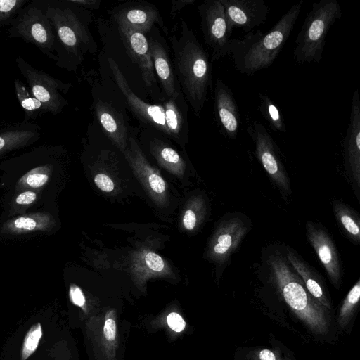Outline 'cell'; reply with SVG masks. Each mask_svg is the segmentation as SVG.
<instances>
[{"label":"cell","instance_id":"1","mask_svg":"<svg viewBox=\"0 0 360 360\" xmlns=\"http://www.w3.org/2000/svg\"><path fill=\"white\" fill-rule=\"evenodd\" d=\"M169 41L174 53V73L181 91L199 117L212 85L210 56L183 20L179 34H172Z\"/></svg>","mask_w":360,"mask_h":360},{"label":"cell","instance_id":"2","mask_svg":"<svg viewBox=\"0 0 360 360\" xmlns=\"http://www.w3.org/2000/svg\"><path fill=\"white\" fill-rule=\"evenodd\" d=\"M303 4L300 0L292 5L266 33L257 29L243 39H231L229 55L239 72L252 75L273 64L293 30Z\"/></svg>","mask_w":360,"mask_h":360},{"label":"cell","instance_id":"3","mask_svg":"<svg viewBox=\"0 0 360 360\" xmlns=\"http://www.w3.org/2000/svg\"><path fill=\"white\" fill-rule=\"evenodd\" d=\"M264 262L271 282L287 305L311 331L326 335L330 326L329 309L308 292L285 251L270 250Z\"/></svg>","mask_w":360,"mask_h":360},{"label":"cell","instance_id":"4","mask_svg":"<svg viewBox=\"0 0 360 360\" xmlns=\"http://www.w3.org/2000/svg\"><path fill=\"white\" fill-rule=\"evenodd\" d=\"M108 62L115 82L136 117L178 143H186L189 133L188 107L181 91H177L161 103H148L133 92L116 62L110 58Z\"/></svg>","mask_w":360,"mask_h":360},{"label":"cell","instance_id":"5","mask_svg":"<svg viewBox=\"0 0 360 360\" xmlns=\"http://www.w3.org/2000/svg\"><path fill=\"white\" fill-rule=\"evenodd\" d=\"M37 1L51 21L55 34L56 63L60 67L70 68L95 43L67 0Z\"/></svg>","mask_w":360,"mask_h":360},{"label":"cell","instance_id":"6","mask_svg":"<svg viewBox=\"0 0 360 360\" xmlns=\"http://www.w3.org/2000/svg\"><path fill=\"white\" fill-rule=\"evenodd\" d=\"M341 16L337 0L312 4L295 39L293 58L296 64L320 62L328 30Z\"/></svg>","mask_w":360,"mask_h":360},{"label":"cell","instance_id":"7","mask_svg":"<svg viewBox=\"0 0 360 360\" xmlns=\"http://www.w3.org/2000/svg\"><path fill=\"white\" fill-rule=\"evenodd\" d=\"M6 33L9 38H20L35 46L44 55L56 62L53 27L37 0L30 1L20 11Z\"/></svg>","mask_w":360,"mask_h":360},{"label":"cell","instance_id":"8","mask_svg":"<svg viewBox=\"0 0 360 360\" xmlns=\"http://www.w3.org/2000/svg\"><path fill=\"white\" fill-rule=\"evenodd\" d=\"M247 131L255 144V155L271 181L282 194L290 195L292 190L286 170L283 165L278 148L264 126L246 113Z\"/></svg>","mask_w":360,"mask_h":360},{"label":"cell","instance_id":"9","mask_svg":"<svg viewBox=\"0 0 360 360\" xmlns=\"http://www.w3.org/2000/svg\"><path fill=\"white\" fill-rule=\"evenodd\" d=\"M250 218L240 212L226 214L216 228L210 245L209 257L219 269H224L251 229Z\"/></svg>","mask_w":360,"mask_h":360},{"label":"cell","instance_id":"10","mask_svg":"<svg viewBox=\"0 0 360 360\" xmlns=\"http://www.w3.org/2000/svg\"><path fill=\"white\" fill-rule=\"evenodd\" d=\"M17 68L25 78L27 86L34 98L44 107L46 112L57 115L68 105L63 94H67L72 84L64 82L49 74L36 69L22 57L15 58Z\"/></svg>","mask_w":360,"mask_h":360},{"label":"cell","instance_id":"11","mask_svg":"<svg viewBox=\"0 0 360 360\" xmlns=\"http://www.w3.org/2000/svg\"><path fill=\"white\" fill-rule=\"evenodd\" d=\"M198 8L201 30L205 44L211 51L213 63L229 55L233 29L229 25L219 0L206 1Z\"/></svg>","mask_w":360,"mask_h":360},{"label":"cell","instance_id":"12","mask_svg":"<svg viewBox=\"0 0 360 360\" xmlns=\"http://www.w3.org/2000/svg\"><path fill=\"white\" fill-rule=\"evenodd\" d=\"M345 169L358 200L360 199V96L356 89L352 95L349 122L343 139Z\"/></svg>","mask_w":360,"mask_h":360},{"label":"cell","instance_id":"13","mask_svg":"<svg viewBox=\"0 0 360 360\" xmlns=\"http://www.w3.org/2000/svg\"><path fill=\"white\" fill-rule=\"evenodd\" d=\"M307 240L324 267L330 283L339 288L342 278V269L338 249L327 231L322 226L312 221L305 224Z\"/></svg>","mask_w":360,"mask_h":360},{"label":"cell","instance_id":"14","mask_svg":"<svg viewBox=\"0 0 360 360\" xmlns=\"http://www.w3.org/2000/svg\"><path fill=\"white\" fill-rule=\"evenodd\" d=\"M229 26L241 29L247 34L263 24L270 13L264 0H219Z\"/></svg>","mask_w":360,"mask_h":360},{"label":"cell","instance_id":"15","mask_svg":"<svg viewBox=\"0 0 360 360\" xmlns=\"http://www.w3.org/2000/svg\"><path fill=\"white\" fill-rule=\"evenodd\" d=\"M213 108L219 132L229 139H236L240 124L238 106L232 90L219 78L215 82Z\"/></svg>","mask_w":360,"mask_h":360},{"label":"cell","instance_id":"16","mask_svg":"<svg viewBox=\"0 0 360 360\" xmlns=\"http://www.w3.org/2000/svg\"><path fill=\"white\" fill-rule=\"evenodd\" d=\"M118 31L128 56L139 67L146 86L148 89L157 87L148 40L145 34L121 27H118Z\"/></svg>","mask_w":360,"mask_h":360},{"label":"cell","instance_id":"17","mask_svg":"<svg viewBox=\"0 0 360 360\" xmlns=\"http://www.w3.org/2000/svg\"><path fill=\"white\" fill-rule=\"evenodd\" d=\"M41 127L33 122H0V156L37 141Z\"/></svg>","mask_w":360,"mask_h":360},{"label":"cell","instance_id":"18","mask_svg":"<svg viewBox=\"0 0 360 360\" xmlns=\"http://www.w3.org/2000/svg\"><path fill=\"white\" fill-rule=\"evenodd\" d=\"M285 254L290 264L301 277L308 292L328 309H332L327 288L323 278L294 249L285 247Z\"/></svg>","mask_w":360,"mask_h":360},{"label":"cell","instance_id":"19","mask_svg":"<svg viewBox=\"0 0 360 360\" xmlns=\"http://www.w3.org/2000/svg\"><path fill=\"white\" fill-rule=\"evenodd\" d=\"M118 27L139 32L142 34L150 30L155 23H158L167 34L158 10L148 5H137L125 7L114 15Z\"/></svg>","mask_w":360,"mask_h":360},{"label":"cell","instance_id":"20","mask_svg":"<svg viewBox=\"0 0 360 360\" xmlns=\"http://www.w3.org/2000/svg\"><path fill=\"white\" fill-rule=\"evenodd\" d=\"M94 110L106 136L123 150L127 139V129L122 114L110 103L98 99Z\"/></svg>","mask_w":360,"mask_h":360},{"label":"cell","instance_id":"21","mask_svg":"<svg viewBox=\"0 0 360 360\" xmlns=\"http://www.w3.org/2000/svg\"><path fill=\"white\" fill-rule=\"evenodd\" d=\"M148 44L154 70L161 82L166 98H170L181 89L176 80L167 50L153 37H150Z\"/></svg>","mask_w":360,"mask_h":360},{"label":"cell","instance_id":"22","mask_svg":"<svg viewBox=\"0 0 360 360\" xmlns=\"http://www.w3.org/2000/svg\"><path fill=\"white\" fill-rule=\"evenodd\" d=\"M54 225V219L50 214L37 212L18 216L6 221L2 226V231L12 234L48 231Z\"/></svg>","mask_w":360,"mask_h":360},{"label":"cell","instance_id":"23","mask_svg":"<svg viewBox=\"0 0 360 360\" xmlns=\"http://www.w3.org/2000/svg\"><path fill=\"white\" fill-rule=\"evenodd\" d=\"M335 217L347 237L355 245L360 243V217L359 214L345 202L335 200L332 202Z\"/></svg>","mask_w":360,"mask_h":360},{"label":"cell","instance_id":"24","mask_svg":"<svg viewBox=\"0 0 360 360\" xmlns=\"http://www.w3.org/2000/svg\"><path fill=\"white\" fill-rule=\"evenodd\" d=\"M15 96L25 112L23 122H32L46 113L42 103L30 94L27 86L19 79H14Z\"/></svg>","mask_w":360,"mask_h":360},{"label":"cell","instance_id":"25","mask_svg":"<svg viewBox=\"0 0 360 360\" xmlns=\"http://www.w3.org/2000/svg\"><path fill=\"white\" fill-rule=\"evenodd\" d=\"M259 103L257 110L275 131L286 132L287 129L282 111L277 103L267 94L259 93Z\"/></svg>","mask_w":360,"mask_h":360},{"label":"cell","instance_id":"26","mask_svg":"<svg viewBox=\"0 0 360 360\" xmlns=\"http://www.w3.org/2000/svg\"><path fill=\"white\" fill-rule=\"evenodd\" d=\"M52 169V165L48 163L31 169L18 180L15 190L34 191L41 189L48 182Z\"/></svg>","mask_w":360,"mask_h":360},{"label":"cell","instance_id":"27","mask_svg":"<svg viewBox=\"0 0 360 360\" xmlns=\"http://www.w3.org/2000/svg\"><path fill=\"white\" fill-rule=\"evenodd\" d=\"M150 148L160 162L173 169H181L183 167L184 161L179 154L165 143L155 139L151 143Z\"/></svg>","mask_w":360,"mask_h":360},{"label":"cell","instance_id":"28","mask_svg":"<svg viewBox=\"0 0 360 360\" xmlns=\"http://www.w3.org/2000/svg\"><path fill=\"white\" fill-rule=\"evenodd\" d=\"M360 300V279L348 292L340 309L338 323L344 328L349 321Z\"/></svg>","mask_w":360,"mask_h":360},{"label":"cell","instance_id":"29","mask_svg":"<svg viewBox=\"0 0 360 360\" xmlns=\"http://www.w3.org/2000/svg\"><path fill=\"white\" fill-rule=\"evenodd\" d=\"M42 336L41 323L37 322L30 327L25 335L20 350V360H27L35 352Z\"/></svg>","mask_w":360,"mask_h":360},{"label":"cell","instance_id":"30","mask_svg":"<svg viewBox=\"0 0 360 360\" xmlns=\"http://www.w3.org/2000/svg\"><path fill=\"white\" fill-rule=\"evenodd\" d=\"M30 0H0V28L8 26Z\"/></svg>","mask_w":360,"mask_h":360},{"label":"cell","instance_id":"31","mask_svg":"<svg viewBox=\"0 0 360 360\" xmlns=\"http://www.w3.org/2000/svg\"><path fill=\"white\" fill-rule=\"evenodd\" d=\"M144 259L147 266L153 271H161L165 267L162 258L155 252H147L145 255Z\"/></svg>","mask_w":360,"mask_h":360},{"label":"cell","instance_id":"32","mask_svg":"<svg viewBox=\"0 0 360 360\" xmlns=\"http://www.w3.org/2000/svg\"><path fill=\"white\" fill-rule=\"evenodd\" d=\"M94 183L99 189L104 192H111L115 188L112 180L103 173H98L95 176Z\"/></svg>","mask_w":360,"mask_h":360},{"label":"cell","instance_id":"33","mask_svg":"<svg viewBox=\"0 0 360 360\" xmlns=\"http://www.w3.org/2000/svg\"><path fill=\"white\" fill-rule=\"evenodd\" d=\"M167 322L169 328L175 332L182 331L186 326L185 321L176 312H172L167 316Z\"/></svg>","mask_w":360,"mask_h":360},{"label":"cell","instance_id":"34","mask_svg":"<svg viewBox=\"0 0 360 360\" xmlns=\"http://www.w3.org/2000/svg\"><path fill=\"white\" fill-rule=\"evenodd\" d=\"M37 200V193L32 191H25L20 193L15 198V203L20 206H27Z\"/></svg>","mask_w":360,"mask_h":360},{"label":"cell","instance_id":"35","mask_svg":"<svg viewBox=\"0 0 360 360\" xmlns=\"http://www.w3.org/2000/svg\"><path fill=\"white\" fill-rule=\"evenodd\" d=\"M70 298L72 302L78 307H83L86 303L85 297L82 290L75 285H72L69 290Z\"/></svg>","mask_w":360,"mask_h":360},{"label":"cell","instance_id":"36","mask_svg":"<svg viewBox=\"0 0 360 360\" xmlns=\"http://www.w3.org/2000/svg\"><path fill=\"white\" fill-rule=\"evenodd\" d=\"M103 334L108 341H113L116 336V323L112 318L105 320L103 327Z\"/></svg>","mask_w":360,"mask_h":360},{"label":"cell","instance_id":"37","mask_svg":"<svg viewBox=\"0 0 360 360\" xmlns=\"http://www.w3.org/2000/svg\"><path fill=\"white\" fill-rule=\"evenodd\" d=\"M197 224V216L193 210H187L183 217V224L187 230H193Z\"/></svg>","mask_w":360,"mask_h":360},{"label":"cell","instance_id":"38","mask_svg":"<svg viewBox=\"0 0 360 360\" xmlns=\"http://www.w3.org/2000/svg\"><path fill=\"white\" fill-rule=\"evenodd\" d=\"M195 2V0H178L173 1L172 8L170 10V14L172 18H174L176 15L186 6L193 5Z\"/></svg>","mask_w":360,"mask_h":360},{"label":"cell","instance_id":"39","mask_svg":"<svg viewBox=\"0 0 360 360\" xmlns=\"http://www.w3.org/2000/svg\"><path fill=\"white\" fill-rule=\"evenodd\" d=\"M68 1L72 4L91 9H97L101 4V1L97 0H68Z\"/></svg>","mask_w":360,"mask_h":360},{"label":"cell","instance_id":"40","mask_svg":"<svg viewBox=\"0 0 360 360\" xmlns=\"http://www.w3.org/2000/svg\"><path fill=\"white\" fill-rule=\"evenodd\" d=\"M258 360H280L276 353L269 349H263L257 353Z\"/></svg>","mask_w":360,"mask_h":360}]
</instances>
